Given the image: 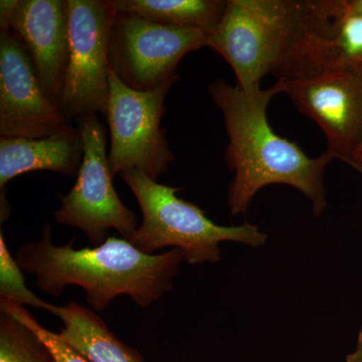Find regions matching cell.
Listing matches in <instances>:
<instances>
[{
  "label": "cell",
  "instance_id": "6da1fadb",
  "mask_svg": "<svg viewBox=\"0 0 362 362\" xmlns=\"http://www.w3.org/2000/svg\"><path fill=\"white\" fill-rule=\"evenodd\" d=\"M209 94L223 113L228 136L226 163L233 173L228 189L230 214H246L262 188L284 185L304 194L313 216H320L328 204L324 173L333 159L325 151L308 156L296 142L273 130L267 111L280 94L277 86L247 94L216 78L209 86Z\"/></svg>",
  "mask_w": 362,
  "mask_h": 362
},
{
  "label": "cell",
  "instance_id": "7a4b0ae2",
  "mask_svg": "<svg viewBox=\"0 0 362 362\" xmlns=\"http://www.w3.org/2000/svg\"><path fill=\"white\" fill-rule=\"evenodd\" d=\"M73 244L74 240L54 245L51 225L45 223L40 240L18 247L16 259L47 295L58 297L70 286L82 288L87 303L97 313L120 296L147 308L173 290L185 262L180 250L145 254L123 238L108 237L100 246L84 249L76 250Z\"/></svg>",
  "mask_w": 362,
  "mask_h": 362
},
{
  "label": "cell",
  "instance_id": "3957f363",
  "mask_svg": "<svg viewBox=\"0 0 362 362\" xmlns=\"http://www.w3.org/2000/svg\"><path fill=\"white\" fill-rule=\"evenodd\" d=\"M304 0H226L207 45L233 69L238 87L252 94L268 75L283 78L302 33Z\"/></svg>",
  "mask_w": 362,
  "mask_h": 362
},
{
  "label": "cell",
  "instance_id": "277c9868",
  "mask_svg": "<svg viewBox=\"0 0 362 362\" xmlns=\"http://www.w3.org/2000/svg\"><path fill=\"white\" fill-rule=\"evenodd\" d=\"M121 177L142 213L141 225L128 240L145 254L170 247L180 250L185 263L201 265L221 261V243H240L254 249L266 245L268 235L258 226L218 225L201 207L177 197L180 187L161 185L137 170L122 173Z\"/></svg>",
  "mask_w": 362,
  "mask_h": 362
},
{
  "label": "cell",
  "instance_id": "5b68a950",
  "mask_svg": "<svg viewBox=\"0 0 362 362\" xmlns=\"http://www.w3.org/2000/svg\"><path fill=\"white\" fill-rule=\"evenodd\" d=\"M78 127L84 142L82 164L70 192L58 194L61 206L54 211V221L82 230L92 247L103 244L111 228L129 240L138 228L137 216L123 204L113 187L106 130L97 114L78 118Z\"/></svg>",
  "mask_w": 362,
  "mask_h": 362
},
{
  "label": "cell",
  "instance_id": "8992f818",
  "mask_svg": "<svg viewBox=\"0 0 362 362\" xmlns=\"http://www.w3.org/2000/svg\"><path fill=\"white\" fill-rule=\"evenodd\" d=\"M175 83L140 92L127 87L110 68L106 118L110 130L109 168L112 176L137 170L157 180L175 156L160 127L166 95Z\"/></svg>",
  "mask_w": 362,
  "mask_h": 362
},
{
  "label": "cell",
  "instance_id": "52a82bcc",
  "mask_svg": "<svg viewBox=\"0 0 362 362\" xmlns=\"http://www.w3.org/2000/svg\"><path fill=\"white\" fill-rule=\"evenodd\" d=\"M207 33L117 13L109 30L110 68L131 89L147 92L180 80L178 64L185 54L207 45Z\"/></svg>",
  "mask_w": 362,
  "mask_h": 362
},
{
  "label": "cell",
  "instance_id": "ba28073f",
  "mask_svg": "<svg viewBox=\"0 0 362 362\" xmlns=\"http://www.w3.org/2000/svg\"><path fill=\"white\" fill-rule=\"evenodd\" d=\"M69 58L59 106L69 119L106 115L109 86L110 0H68Z\"/></svg>",
  "mask_w": 362,
  "mask_h": 362
},
{
  "label": "cell",
  "instance_id": "9c48e42d",
  "mask_svg": "<svg viewBox=\"0 0 362 362\" xmlns=\"http://www.w3.org/2000/svg\"><path fill=\"white\" fill-rule=\"evenodd\" d=\"M275 85L322 131L326 153L349 165L362 140L361 76L335 69L279 78Z\"/></svg>",
  "mask_w": 362,
  "mask_h": 362
},
{
  "label": "cell",
  "instance_id": "30bf717a",
  "mask_svg": "<svg viewBox=\"0 0 362 362\" xmlns=\"http://www.w3.org/2000/svg\"><path fill=\"white\" fill-rule=\"evenodd\" d=\"M70 119L45 94L20 40L0 33V135L1 138L47 137L70 125Z\"/></svg>",
  "mask_w": 362,
  "mask_h": 362
},
{
  "label": "cell",
  "instance_id": "8fae6325",
  "mask_svg": "<svg viewBox=\"0 0 362 362\" xmlns=\"http://www.w3.org/2000/svg\"><path fill=\"white\" fill-rule=\"evenodd\" d=\"M0 26L20 40L45 94L59 105L69 58L68 0H1Z\"/></svg>",
  "mask_w": 362,
  "mask_h": 362
},
{
  "label": "cell",
  "instance_id": "7c38bea8",
  "mask_svg": "<svg viewBox=\"0 0 362 362\" xmlns=\"http://www.w3.org/2000/svg\"><path fill=\"white\" fill-rule=\"evenodd\" d=\"M335 69L362 77V18L342 16L333 0H304L301 37L284 78Z\"/></svg>",
  "mask_w": 362,
  "mask_h": 362
},
{
  "label": "cell",
  "instance_id": "4fadbf2b",
  "mask_svg": "<svg viewBox=\"0 0 362 362\" xmlns=\"http://www.w3.org/2000/svg\"><path fill=\"white\" fill-rule=\"evenodd\" d=\"M84 154V142L78 127L65 128L39 139H0V189L18 175L35 170H49L69 176L78 175Z\"/></svg>",
  "mask_w": 362,
  "mask_h": 362
},
{
  "label": "cell",
  "instance_id": "5bb4252c",
  "mask_svg": "<svg viewBox=\"0 0 362 362\" xmlns=\"http://www.w3.org/2000/svg\"><path fill=\"white\" fill-rule=\"evenodd\" d=\"M59 337L92 362H143L141 354L112 332L97 312L75 301L59 306Z\"/></svg>",
  "mask_w": 362,
  "mask_h": 362
},
{
  "label": "cell",
  "instance_id": "9a60e30c",
  "mask_svg": "<svg viewBox=\"0 0 362 362\" xmlns=\"http://www.w3.org/2000/svg\"><path fill=\"white\" fill-rule=\"evenodd\" d=\"M110 4L117 13L159 25L197 28L209 35L223 18L226 0H110Z\"/></svg>",
  "mask_w": 362,
  "mask_h": 362
},
{
  "label": "cell",
  "instance_id": "2e32d148",
  "mask_svg": "<svg viewBox=\"0 0 362 362\" xmlns=\"http://www.w3.org/2000/svg\"><path fill=\"white\" fill-rule=\"evenodd\" d=\"M0 362H57L49 347L18 319L0 315Z\"/></svg>",
  "mask_w": 362,
  "mask_h": 362
},
{
  "label": "cell",
  "instance_id": "e0dca14e",
  "mask_svg": "<svg viewBox=\"0 0 362 362\" xmlns=\"http://www.w3.org/2000/svg\"><path fill=\"white\" fill-rule=\"evenodd\" d=\"M25 272L7 247L4 233L0 232V300H8L23 306L44 309L56 316L59 306L40 299L25 284Z\"/></svg>",
  "mask_w": 362,
  "mask_h": 362
},
{
  "label": "cell",
  "instance_id": "ac0fdd59",
  "mask_svg": "<svg viewBox=\"0 0 362 362\" xmlns=\"http://www.w3.org/2000/svg\"><path fill=\"white\" fill-rule=\"evenodd\" d=\"M0 311L1 313H6L7 315L18 319L21 323L30 328L49 347L57 362H92L84 354H81L78 349L66 342L58 333L52 332L44 327L30 314V312L28 311L25 306L14 303L8 300H0Z\"/></svg>",
  "mask_w": 362,
  "mask_h": 362
},
{
  "label": "cell",
  "instance_id": "d6986e66",
  "mask_svg": "<svg viewBox=\"0 0 362 362\" xmlns=\"http://www.w3.org/2000/svg\"><path fill=\"white\" fill-rule=\"evenodd\" d=\"M333 4L342 16L362 18V0H333Z\"/></svg>",
  "mask_w": 362,
  "mask_h": 362
},
{
  "label": "cell",
  "instance_id": "ffe728a7",
  "mask_svg": "<svg viewBox=\"0 0 362 362\" xmlns=\"http://www.w3.org/2000/svg\"><path fill=\"white\" fill-rule=\"evenodd\" d=\"M349 165L356 169V171H358L362 175V140L359 143L358 146L356 147V149L354 150V153H352Z\"/></svg>",
  "mask_w": 362,
  "mask_h": 362
},
{
  "label": "cell",
  "instance_id": "44dd1931",
  "mask_svg": "<svg viewBox=\"0 0 362 362\" xmlns=\"http://www.w3.org/2000/svg\"><path fill=\"white\" fill-rule=\"evenodd\" d=\"M346 362H362V349L357 347L346 356Z\"/></svg>",
  "mask_w": 362,
  "mask_h": 362
},
{
  "label": "cell",
  "instance_id": "7402d4cb",
  "mask_svg": "<svg viewBox=\"0 0 362 362\" xmlns=\"http://www.w3.org/2000/svg\"><path fill=\"white\" fill-rule=\"evenodd\" d=\"M357 347L362 349V324L361 329H359L358 335H357Z\"/></svg>",
  "mask_w": 362,
  "mask_h": 362
}]
</instances>
